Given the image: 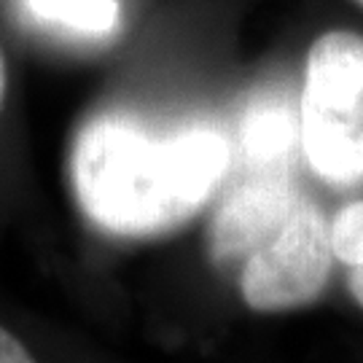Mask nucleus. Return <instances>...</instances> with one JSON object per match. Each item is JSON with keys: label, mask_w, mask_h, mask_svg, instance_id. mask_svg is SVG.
<instances>
[{"label": "nucleus", "mask_w": 363, "mask_h": 363, "mask_svg": "<svg viewBox=\"0 0 363 363\" xmlns=\"http://www.w3.org/2000/svg\"><path fill=\"white\" fill-rule=\"evenodd\" d=\"M358 3H361V6H363V0H358Z\"/></svg>", "instance_id": "obj_11"}, {"label": "nucleus", "mask_w": 363, "mask_h": 363, "mask_svg": "<svg viewBox=\"0 0 363 363\" xmlns=\"http://www.w3.org/2000/svg\"><path fill=\"white\" fill-rule=\"evenodd\" d=\"M350 294L355 296V301L363 307V264L350 267Z\"/></svg>", "instance_id": "obj_9"}, {"label": "nucleus", "mask_w": 363, "mask_h": 363, "mask_svg": "<svg viewBox=\"0 0 363 363\" xmlns=\"http://www.w3.org/2000/svg\"><path fill=\"white\" fill-rule=\"evenodd\" d=\"M331 229V250L334 259L347 267L363 264V202H350L337 213Z\"/></svg>", "instance_id": "obj_7"}, {"label": "nucleus", "mask_w": 363, "mask_h": 363, "mask_svg": "<svg viewBox=\"0 0 363 363\" xmlns=\"http://www.w3.org/2000/svg\"><path fill=\"white\" fill-rule=\"evenodd\" d=\"M229 164L232 145L210 124L156 130L124 111H103L78 130L70 181L94 226L118 237H151L194 216Z\"/></svg>", "instance_id": "obj_1"}, {"label": "nucleus", "mask_w": 363, "mask_h": 363, "mask_svg": "<svg viewBox=\"0 0 363 363\" xmlns=\"http://www.w3.org/2000/svg\"><path fill=\"white\" fill-rule=\"evenodd\" d=\"M334 267L331 229L310 196H298L280 232L242 261L240 288L256 312L307 307L323 294Z\"/></svg>", "instance_id": "obj_3"}, {"label": "nucleus", "mask_w": 363, "mask_h": 363, "mask_svg": "<svg viewBox=\"0 0 363 363\" xmlns=\"http://www.w3.org/2000/svg\"><path fill=\"white\" fill-rule=\"evenodd\" d=\"M6 97V62H3V54H0V105Z\"/></svg>", "instance_id": "obj_10"}, {"label": "nucleus", "mask_w": 363, "mask_h": 363, "mask_svg": "<svg viewBox=\"0 0 363 363\" xmlns=\"http://www.w3.org/2000/svg\"><path fill=\"white\" fill-rule=\"evenodd\" d=\"M25 9L46 25L65 27L78 35H108L118 27V0H22Z\"/></svg>", "instance_id": "obj_6"}, {"label": "nucleus", "mask_w": 363, "mask_h": 363, "mask_svg": "<svg viewBox=\"0 0 363 363\" xmlns=\"http://www.w3.org/2000/svg\"><path fill=\"white\" fill-rule=\"evenodd\" d=\"M0 363H35L30 350L3 325H0Z\"/></svg>", "instance_id": "obj_8"}, {"label": "nucleus", "mask_w": 363, "mask_h": 363, "mask_svg": "<svg viewBox=\"0 0 363 363\" xmlns=\"http://www.w3.org/2000/svg\"><path fill=\"white\" fill-rule=\"evenodd\" d=\"M298 145L337 186L363 181V38L325 33L312 43L298 100Z\"/></svg>", "instance_id": "obj_2"}, {"label": "nucleus", "mask_w": 363, "mask_h": 363, "mask_svg": "<svg viewBox=\"0 0 363 363\" xmlns=\"http://www.w3.org/2000/svg\"><path fill=\"white\" fill-rule=\"evenodd\" d=\"M240 143L253 172H286L288 156L298 143V118L277 100L253 105L242 118Z\"/></svg>", "instance_id": "obj_5"}, {"label": "nucleus", "mask_w": 363, "mask_h": 363, "mask_svg": "<svg viewBox=\"0 0 363 363\" xmlns=\"http://www.w3.org/2000/svg\"><path fill=\"white\" fill-rule=\"evenodd\" d=\"M298 196L288 172H250L213 216L210 256L218 264L245 261L280 232Z\"/></svg>", "instance_id": "obj_4"}]
</instances>
